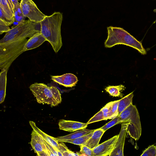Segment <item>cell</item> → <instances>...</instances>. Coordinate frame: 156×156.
<instances>
[{
  "mask_svg": "<svg viewBox=\"0 0 156 156\" xmlns=\"http://www.w3.org/2000/svg\"><path fill=\"white\" fill-rule=\"evenodd\" d=\"M62 20V14L55 12L50 16H46L40 22L41 33L56 53L62 45L61 34Z\"/></svg>",
  "mask_w": 156,
  "mask_h": 156,
  "instance_id": "1",
  "label": "cell"
},
{
  "mask_svg": "<svg viewBox=\"0 0 156 156\" xmlns=\"http://www.w3.org/2000/svg\"><path fill=\"white\" fill-rule=\"evenodd\" d=\"M107 29L108 36L104 44L105 47L123 44L135 49L143 55L146 54L142 43L122 28L110 26Z\"/></svg>",
  "mask_w": 156,
  "mask_h": 156,
  "instance_id": "2",
  "label": "cell"
},
{
  "mask_svg": "<svg viewBox=\"0 0 156 156\" xmlns=\"http://www.w3.org/2000/svg\"><path fill=\"white\" fill-rule=\"evenodd\" d=\"M27 38L14 39L0 43V69L8 70L12 62L24 52Z\"/></svg>",
  "mask_w": 156,
  "mask_h": 156,
  "instance_id": "3",
  "label": "cell"
},
{
  "mask_svg": "<svg viewBox=\"0 0 156 156\" xmlns=\"http://www.w3.org/2000/svg\"><path fill=\"white\" fill-rule=\"evenodd\" d=\"M29 88L38 103L46 104L53 107L58 105L62 101L60 92L55 87L35 83L30 85Z\"/></svg>",
  "mask_w": 156,
  "mask_h": 156,
  "instance_id": "4",
  "label": "cell"
},
{
  "mask_svg": "<svg viewBox=\"0 0 156 156\" xmlns=\"http://www.w3.org/2000/svg\"><path fill=\"white\" fill-rule=\"evenodd\" d=\"M119 123L128 122L127 133L135 140H138L141 134L139 114L135 105L131 104L118 116Z\"/></svg>",
  "mask_w": 156,
  "mask_h": 156,
  "instance_id": "5",
  "label": "cell"
},
{
  "mask_svg": "<svg viewBox=\"0 0 156 156\" xmlns=\"http://www.w3.org/2000/svg\"><path fill=\"white\" fill-rule=\"evenodd\" d=\"M41 32V23L24 20L6 33V35L13 38H30L35 34Z\"/></svg>",
  "mask_w": 156,
  "mask_h": 156,
  "instance_id": "6",
  "label": "cell"
},
{
  "mask_svg": "<svg viewBox=\"0 0 156 156\" xmlns=\"http://www.w3.org/2000/svg\"><path fill=\"white\" fill-rule=\"evenodd\" d=\"M20 5L24 16L32 21L40 22L46 16L32 0H21Z\"/></svg>",
  "mask_w": 156,
  "mask_h": 156,
  "instance_id": "7",
  "label": "cell"
},
{
  "mask_svg": "<svg viewBox=\"0 0 156 156\" xmlns=\"http://www.w3.org/2000/svg\"><path fill=\"white\" fill-rule=\"evenodd\" d=\"M129 122H122L121 129L113 149L109 156H123V148L127 129Z\"/></svg>",
  "mask_w": 156,
  "mask_h": 156,
  "instance_id": "8",
  "label": "cell"
},
{
  "mask_svg": "<svg viewBox=\"0 0 156 156\" xmlns=\"http://www.w3.org/2000/svg\"><path fill=\"white\" fill-rule=\"evenodd\" d=\"M118 135L99 144L92 149L94 156H109L112 151L117 140Z\"/></svg>",
  "mask_w": 156,
  "mask_h": 156,
  "instance_id": "9",
  "label": "cell"
},
{
  "mask_svg": "<svg viewBox=\"0 0 156 156\" xmlns=\"http://www.w3.org/2000/svg\"><path fill=\"white\" fill-rule=\"evenodd\" d=\"M31 135L30 144L35 153L37 154L44 151L48 156H55V155L48 148L47 145L40 136L33 130Z\"/></svg>",
  "mask_w": 156,
  "mask_h": 156,
  "instance_id": "10",
  "label": "cell"
},
{
  "mask_svg": "<svg viewBox=\"0 0 156 156\" xmlns=\"http://www.w3.org/2000/svg\"><path fill=\"white\" fill-rule=\"evenodd\" d=\"M54 82L66 87H72L75 86L78 80L74 74L68 73L61 76H51Z\"/></svg>",
  "mask_w": 156,
  "mask_h": 156,
  "instance_id": "11",
  "label": "cell"
},
{
  "mask_svg": "<svg viewBox=\"0 0 156 156\" xmlns=\"http://www.w3.org/2000/svg\"><path fill=\"white\" fill-rule=\"evenodd\" d=\"M58 125L59 129L72 132L86 128L88 124L79 122L61 119Z\"/></svg>",
  "mask_w": 156,
  "mask_h": 156,
  "instance_id": "12",
  "label": "cell"
},
{
  "mask_svg": "<svg viewBox=\"0 0 156 156\" xmlns=\"http://www.w3.org/2000/svg\"><path fill=\"white\" fill-rule=\"evenodd\" d=\"M46 41V38L41 32L36 33L28 40L23 51L25 52L37 48Z\"/></svg>",
  "mask_w": 156,
  "mask_h": 156,
  "instance_id": "13",
  "label": "cell"
},
{
  "mask_svg": "<svg viewBox=\"0 0 156 156\" xmlns=\"http://www.w3.org/2000/svg\"><path fill=\"white\" fill-rule=\"evenodd\" d=\"M29 123L33 130L40 136L47 141L54 147L58 148L59 150V143L56 138L51 136L43 132L37 126L34 122L30 121H29Z\"/></svg>",
  "mask_w": 156,
  "mask_h": 156,
  "instance_id": "14",
  "label": "cell"
},
{
  "mask_svg": "<svg viewBox=\"0 0 156 156\" xmlns=\"http://www.w3.org/2000/svg\"><path fill=\"white\" fill-rule=\"evenodd\" d=\"M109 102L101 108L97 113L95 115L87 122V124L98 122L102 120L109 119Z\"/></svg>",
  "mask_w": 156,
  "mask_h": 156,
  "instance_id": "15",
  "label": "cell"
},
{
  "mask_svg": "<svg viewBox=\"0 0 156 156\" xmlns=\"http://www.w3.org/2000/svg\"><path fill=\"white\" fill-rule=\"evenodd\" d=\"M105 131L99 128L95 130L91 136L84 145L91 149L96 147Z\"/></svg>",
  "mask_w": 156,
  "mask_h": 156,
  "instance_id": "16",
  "label": "cell"
},
{
  "mask_svg": "<svg viewBox=\"0 0 156 156\" xmlns=\"http://www.w3.org/2000/svg\"><path fill=\"white\" fill-rule=\"evenodd\" d=\"M0 7L14 21V6L11 0H0Z\"/></svg>",
  "mask_w": 156,
  "mask_h": 156,
  "instance_id": "17",
  "label": "cell"
},
{
  "mask_svg": "<svg viewBox=\"0 0 156 156\" xmlns=\"http://www.w3.org/2000/svg\"><path fill=\"white\" fill-rule=\"evenodd\" d=\"M8 70L1 71L0 73V103L4 101L6 95L7 74Z\"/></svg>",
  "mask_w": 156,
  "mask_h": 156,
  "instance_id": "18",
  "label": "cell"
},
{
  "mask_svg": "<svg viewBox=\"0 0 156 156\" xmlns=\"http://www.w3.org/2000/svg\"><path fill=\"white\" fill-rule=\"evenodd\" d=\"M95 129H89L86 128L80 129L71 134L56 138L58 140L65 139H73L82 136L94 131Z\"/></svg>",
  "mask_w": 156,
  "mask_h": 156,
  "instance_id": "19",
  "label": "cell"
},
{
  "mask_svg": "<svg viewBox=\"0 0 156 156\" xmlns=\"http://www.w3.org/2000/svg\"><path fill=\"white\" fill-rule=\"evenodd\" d=\"M133 91L131 92L119 100L118 106V115H119L126 108L132 103Z\"/></svg>",
  "mask_w": 156,
  "mask_h": 156,
  "instance_id": "20",
  "label": "cell"
},
{
  "mask_svg": "<svg viewBox=\"0 0 156 156\" xmlns=\"http://www.w3.org/2000/svg\"><path fill=\"white\" fill-rule=\"evenodd\" d=\"M125 88L124 85H120L116 86H109L106 87L105 89L112 96L122 98L123 95L122 93Z\"/></svg>",
  "mask_w": 156,
  "mask_h": 156,
  "instance_id": "21",
  "label": "cell"
},
{
  "mask_svg": "<svg viewBox=\"0 0 156 156\" xmlns=\"http://www.w3.org/2000/svg\"><path fill=\"white\" fill-rule=\"evenodd\" d=\"M94 131L82 136L73 139H65L58 140V142L71 143L80 146L84 145L89 139L91 136Z\"/></svg>",
  "mask_w": 156,
  "mask_h": 156,
  "instance_id": "22",
  "label": "cell"
},
{
  "mask_svg": "<svg viewBox=\"0 0 156 156\" xmlns=\"http://www.w3.org/2000/svg\"><path fill=\"white\" fill-rule=\"evenodd\" d=\"M119 100L109 102V119H112L118 116V106Z\"/></svg>",
  "mask_w": 156,
  "mask_h": 156,
  "instance_id": "23",
  "label": "cell"
},
{
  "mask_svg": "<svg viewBox=\"0 0 156 156\" xmlns=\"http://www.w3.org/2000/svg\"><path fill=\"white\" fill-rule=\"evenodd\" d=\"M14 21L20 23L24 20L26 18L23 15L20 3L15 6L14 10Z\"/></svg>",
  "mask_w": 156,
  "mask_h": 156,
  "instance_id": "24",
  "label": "cell"
},
{
  "mask_svg": "<svg viewBox=\"0 0 156 156\" xmlns=\"http://www.w3.org/2000/svg\"><path fill=\"white\" fill-rule=\"evenodd\" d=\"M0 20L8 26L11 25L14 22V21L11 19L0 7Z\"/></svg>",
  "mask_w": 156,
  "mask_h": 156,
  "instance_id": "25",
  "label": "cell"
},
{
  "mask_svg": "<svg viewBox=\"0 0 156 156\" xmlns=\"http://www.w3.org/2000/svg\"><path fill=\"white\" fill-rule=\"evenodd\" d=\"M141 156H156V146L152 145L149 146L143 152Z\"/></svg>",
  "mask_w": 156,
  "mask_h": 156,
  "instance_id": "26",
  "label": "cell"
},
{
  "mask_svg": "<svg viewBox=\"0 0 156 156\" xmlns=\"http://www.w3.org/2000/svg\"><path fill=\"white\" fill-rule=\"evenodd\" d=\"M80 146V152L81 154V155H85L87 156H94L92 149L89 147L82 145Z\"/></svg>",
  "mask_w": 156,
  "mask_h": 156,
  "instance_id": "27",
  "label": "cell"
},
{
  "mask_svg": "<svg viewBox=\"0 0 156 156\" xmlns=\"http://www.w3.org/2000/svg\"><path fill=\"white\" fill-rule=\"evenodd\" d=\"M119 118L118 116L115 118L112 119L106 124L100 128L103 129L105 131L108 130L111 127H112L115 125L119 124Z\"/></svg>",
  "mask_w": 156,
  "mask_h": 156,
  "instance_id": "28",
  "label": "cell"
},
{
  "mask_svg": "<svg viewBox=\"0 0 156 156\" xmlns=\"http://www.w3.org/2000/svg\"><path fill=\"white\" fill-rule=\"evenodd\" d=\"M11 29L9 26L0 20V34H2L4 32H7L10 30Z\"/></svg>",
  "mask_w": 156,
  "mask_h": 156,
  "instance_id": "29",
  "label": "cell"
},
{
  "mask_svg": "<svg viewBox=\"0 0 156 156\" xmlns=\"http://www.w3.org/2000/svg\"><path fill=\"white\" fill-rule=\"evenodd\" d=\"M37 155L39 156H48L46 153L44 151L41 152L37 154Z\"/></svg>",
  "mask_w": 156,
  "mask_h": 156,
  "instance_id": "30",
  "label": "cell"
},
{
  "mask_svg": "<svg viewBox=\"0 0 156 156\" xmlns=\"http://www.w3.org/2000/svg\"><path fill=\"white\" fill-rule=\"evenodd\" d=\"M12 1L15 6L17 5L20 3L18 2V0H11Z\"/></svg>",
  "mask_w": 156,
  "mask_h": 156,
  "instance_id": "31",
  "label": "cell"
}]
</instances>
